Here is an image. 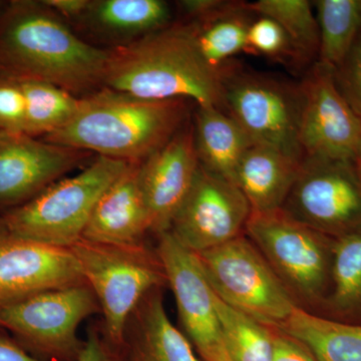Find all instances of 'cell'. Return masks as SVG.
<instances>
[{"label":"cell","instance_id":"30","mask_svg":"<svg viewBox=\"0 0 361 361\" xmlns=\"http://www.w3.org/2000/svg\"><path fill=\"white\" fill-rule=\"evenodd\" d=\"M25 99L18 80L0 75V133H25Z\"/></svg>","mask_w":361,"mask_h":361},{"label":"cell","instance_id":"29","mask_svg":"<svg viewBox=\"0 0 361 361\" xmlns=\"http://www.w3.org/2000/svg\"><path fill=\"white\" fill-rule=\"evenodd\" d=\"M246 51L273 59L298 56L284 30L274 20L265 16H259L258 20L252 21L247 37Z\"/></svg>","mask_w":361,"mask_h":361},{"label":"cell","instance_id":"16","mask_svg":"<svg viewBox=\"0 0 361 361\" xmlns=\"http://www.w3.org/2000/svg\"><path fill=\"white\" fill-rule=\"evenodd\" d=\"M200 167L193 123L188 121L161 148L142 161L140 184L151 217V232L169 231Z\"/></svg>","mask_w":361,"mask_h":361},{"label":"cell","instance_id":"20","mask_svg":"<svg viewBox=\"0 0 361 361\" xmlns=\"http://www.w3.org/2000/svg\"><path fill=\"white\" fill-rule=\"evenodd\" d=\"M194 116L201 166L235 184L240 161L254 142L241 126L219 108L196 106Z\"/></svg>","mask_w":361,"mask_h":361},{"label":"cell","instance_id":"15","mask_svg":"<svg viewBox=\"0 0 361 361\" xmlns=\"http://www.w3.org/2000/svg\"><path fill=\"white\" fill-rule=\"evenodd\" d=\"M85 283L71 248L0 230V307L42 292Z\"/></svg>","mask_w":361,"mask_h":361},{"label":"cell","instance_id":"17","mask_svg":"<svg viewBox=\"0 0 361 361\" xmlns=\"http://www.w3.org/2000/svg\"><path fill=\"white\" fill-rule=\"evenodd\" d=\"M142 161L130 163L97 200L82 239L116 246L142 245L151 217L141 184Z\"/></svg>","mask_w":361,"mask_h":361},{"label":"cell","instance_id":"10","mask_svg":"<svg viewBox=\"0 0 361 361\" xmlns=\"http://www.w3.org/2000/svg\"><path fill=\"white\" fill-rule=\"evenodd\" d=\"M281 210L334 239L361 229V180L355 164L304 158Z\"/></svg>","mask_w":361,"mask_h":361},{"label":"cell","instance_id":"1","mask_svg":"<svg viewBox=\"0 0 361 361\" xmlns=\"http://www.w3.org/2000/svg\"><path fill=\"white\" fill-rule=\"evenodd\" d=\"M108 49L89 44L42 1L0 8V75L47 82L80 97L103 87Z\"/></svg>","mask_w":361,"mask_h":361},{"label":"cell","instance_id":"8","mask_svg":"<svg viewBox=\"0 0 361 361\" xmlns=\"http://www.w3.org/2000/svg\"><path fill=\"white\" fill-rule=\"evenodd\" d=\"M223 302L271 327H280L298 304L246 235L197 254Z\"/></svg>","mask_w":361,"mask_h":361},{"label":"cell","instance_id":"4","mask_svg":"<svg viewBox=\"0 0 361 361\" xmlns=\"http://www.w3.org/2000/svg\"><path fill=\"white\" fill-rule=\"evenodd\" d=\"M129 165L97 156L78 174L58 180L27 203L0 216V230L71 248L82 239L99 197Z\"/></svg>","mask_w":361,"mask_h":361},{"label":"cell","instance_id":"3","mask_svg":"<svg viewBox=\"0 0 361 361\" xmlns=\"http://www.w3.org/2000/svg\"><path fill=\"white\" fill-rule=\"evenodd\" d=\"M189 101H151L102 87L80 97L65 127L44 141L137 163L155 153L188 122Z\"/></svg>","mask_w":361,"mask_h":361},{"label":"cell","instance_id":"24","mask_svg":"<svg viewBox=\"0 0 361 361\" xmlns=\"http://www.w3.org/2000/svg\"><path fill=\"white\" fill-rule=\"evenodd\" d=\"M327 318L361 324V229L334 239Z\"/></svg>","mask_w":361,"mask_h":361},{"label":"cell","instance_id":"32","mask_svg":"<svg viewBox=\"0 0 361 361\" xmlns=\"http://www.w3.org/2000/svg\"><path fill=\"white\" fill-rule=\"evenodd\" d=\"M123 349L116 348L97 330H90L77 361H123Z\"/></svg>","mask_w":361,"mask_h":361},{"label":"cell","instance_id":"38","mask_svg":"<svg viewBox=\"0 0 361 361\" xmlns=\"http://www.w3.org/2000/svg\"><path fill=\"white\" fill-rule=\"evenodd\" d=\"M4 2L6 1H0V8H1L2 6H4Z\"/></svg>","mask_w":361,"mask_h":361},{"label":"cell","instance_id":"27","mask_svg":"<svg viewBox=\"0 0 361 361\" xmlns=\"http://www.w3.org/2000/svg\"><path fill=\"white\" fill-rule=\"evenodd\" d=\"M25 99V134L42 137L65 127L80 108V97L56 85L20 82Z\"/></svg>","mask_w":361,"mask_h":361},{"label":"cell","instance_id":"12","mask_svg":"<svg viewBox=\"0 0 361 361\" xmlns=\"http://www.w3.org/2000/svg\"><path fill=\"white\" fill-rule=\"evenodd\" d=\"M156 254L174 294L183 332L202 361H229L209 284L198 255L176 240L170 231L158 235Z\"/></svg>","mask_w":361,"mask_h":361},{"label":"cell","instance_id":"5","mask_svg":"<svg viewBox=\"0 0 361 361\" xmlns=\"http://www.w3.org/2000/svg\"><path fill=\"white\" fill-rule=\"evenodd\" d=\"M85 280L99 301L104 319V337L126 349L128 326L149 292L167 284L157 254L144 244L116 246L80 239L71 247Z\"/></svg>","mask_w":361,"mask_h":361},{"label":"cell","instance_id":"22","mask_svg":"<svg viewBox=\"0 0 361 361\" xmlns=\"http://www.w3.org/2000/svg\"><path fill=\"white\" fill-rule=\"evenodd\" d=\"M278 329L302 343L318 361H361V324L297 307Z\"/></svg>","mask_w":361,"mask_h":361},{"label":"cell","instance_id":"25","mask_svg":"<svg viewBox=\"0 0 361 361\" xmlns=\"http://www.w3.org/2000/svg\"><path fill=\"white\" fill-rule=\"evenodd\" d=\"M318 61L338 68L361 33V0H317Z\"/></svg>","mask_w":361,"mask_h":361},{"label":"cell","instance_id":"18","mask_svg":"<svg viewBox=\"0 0 361 361\" xmlns=\"http://www.w3.org/2000/svg\"><path fill=\"white\" fill-rule=\"evenodd\" d=\"M301 163L270 147L252 145L240 161L235 177V185L245 197L252 214L281 210Z\"/></svg>","mask_w":361,"mask_h":361},{"label":"cell","instance_id":"21","mask_svg":"<svg viewBox=\"0 0 361 361\" xmlns=\"http://www.w3.org/2000/svg\"><path fill=\"white\" fill-rule=\"evenodd\" d=\"M170 18L168 4L161 0H90L78 20L118 47L163 30Z\"/></svg>","mask_w":361,"mask_h":361},{"label":"cell","instance_id":"36","mask_svg":"<svg viewBox=\"0 0 361 361\" xmlns=\"http://www.w3.org/2000/svg\"><path fill=\"white\" fill-rule=\"evenodd\" d=\"M0 361H45L35 357L13 338L0 332Z\"/></svg>","mask_w":361,"mask_h":361},{"label":"cell","instance_id":"37","mask_svg":"<svg viewBox=\"0 0 361 361\" xmlns=\"http://www.w3.org/2000/svg\"><path fill=\"white\" fill-rule=\"evenodd\" d=\"M355 167L356 170H357L358 175H360V178L361 180V156L360 157V159H358V161H356Z\"/></svg>","mask_w":361,"mask_h":361},{"label":"cell","instance_id":"9","mask_svg":"<svg viewBox=\"0 0 361 361\" xmlns=\"http://www.w3.org/2000/svg\"><path fill=\"white\" fill-rule=\"evenodd\" d=\"M223 111L245 130L254 144L277 149L303 161L299 142L300 87L281 80L228 68Z\"/></svg>","mask_w":361,"mask_h":361},{"label":"cell","instance_id":"31","mask_svg":"<svg viewBox=\"0 0 361 361\" xmlns=\"http://www.w3.org/2000/svg\"><path fill=\"white\" fill-rule=\"evenodd\" d=\"M334 78L339 92L361 121V33L341 65L334 68Z\"/></svg>","mask_w":361,"mask_h":361},{"label":"cell","instance_id":"26","mask_svg":"<svg viewBox=\"0 0 361 361\" xmlns=\"http://www.w3.org/2000/svg\"><path fill=\"white\" fill-rule=\"evenodd\" d=\"M215 306L230 361H273L275 327L227 305L216 294Z\"/></svg>","mask_w":361,"mask_h":361},{"label":"cell","instance_id":"35","mask_svg":"<svg viewBox=\"0 0 361 361\" xmlns=\"http://www.w3.org/2000/svg\"><path fill=\"white\" fill-rule=\"evenodd\" d=\"M59 18L78 20L89 8L90 0H42Z\"/></svg>","mask_w":361,"mask_h":361},{"label":"cell","instance_id":"11","mask_svg":"<svg viewBox=\"0 0 361 361\" xmlns=\"http://www.w3.org/2000/svg\"><path fill=\"white\" fill-rule=\"evenodd\" d=\"M299 87L304 158L356 164L361 156V121L339 92L334 68L317 61Z\"/></svg>","mask_w":361,"mask_h":361},{"label":"cell","instance_id":"6","mask_svg":"<svg viewBox=\"0 0 361 361\" xmlns=\"http://www.w3.org/2000/svg\"><path fill=\"white\" fill-rule=\"evenodd\" d=\"M245 235L299 307L322 310L331 284L334 239L279 210L251 214Z\"/></svg>","mask_w":361,"mask_h":361},{"label":"cell","instance_id":"14","mask_svg":"<svg viewBox=\"0 0 361 361\" xmlns=\"http://www.w3.org/2000/svg\"><path fill=\"white\" fill-rule=\"evenodd\" d=\"M90 156L25 133H0V216L27 203Z\"/></svg>","mask_w":361,"mask_h":361},{"label":"cell","instance_id":"19","mask_svg":"<svg viewBox=\"0 0 361 361\" xmlns=\"http://www.w3.org/2000/svg\"><path fill=\"white\" fill-rule=\"evenodd\" d=\"M130 319L135 326L126 343L130 361H202L169 318L160 288L145 297Z\"/></svg>","mask_w":361,"mask_h":361},{"label":"cell","instance_id":"23","mask_svg":"<svg viewBox=\"0 0 361 361\" xmlns=\"http://www.w3.org/2000/svg\"><path fill=\"white\" fill-rule=\"evenodd\" d=\"M250 13L246 4L230 1L213 16L187 23L207 65L225 71L233 56L246 51Z\"/></svg>","mask_w":361,"mask_h":361},{"label":"cell","instance_id":"39","mask_svg":"<svg viewBox=\"0 0 361 361\" xmlns=\"http://www.w3.org/2000/svg\"><path fill=\"white\" fill-rule=\"evenodd\" d=\"M230 361V360H229Z\"/></svg>","mask_w":361,"mask_h":361},{"label":"cell","instance_id":"13","mask_svg":"<svg viewBox=\"0 0 361 361\" xmlns=\"http://www.w3.org/2000/svg\"><path fill=\"white\" fill-rule=\"evenodd\" d=\"M251 208L234 183L199 167L169 231L188 250L200 254L243 235Z\"/></svg>","mask_w":361,"mask_h":361},{"label":"cell","instance_id":"28","mask_svg":"<svg viewBox=\"0 0 361 361\" xmlns=\"http://www.w3.org/2000/svg\"><path fill=\"white\" fill-rule=\"evenodd\" d=\"M251 13L274 20L290 39L298 56H318L319 30L313 13V4L307 0H258L246 4Z\"/></svg>","mask_w":361,"mask_h":361},{"label":"cell","instance_id":"2","mask_svg":"<svg viewBox=\"0 0 361 361\" xmlns=\"http://www.w3.org/2000/svg\"><path fill=\"white\" fill-rule=\"evenodd\" d=\"M225 71L207 65L187 23L108 49L103 87L151 101L186 99L223 110Z\"/></svg>","mask_w":361,"mask_h":361},{"label":"cell","instance_id":"34","mask_svg":"<svg viewBox=\"0 0 361 361\" xmlns=\"http://www.w3.org/2000/svg\"><path fill=\"white\" fill-rule=\"evenodd\" d=\"M229 2L224 0H183L179 2V6L190 20L195 21L213 16L227 6Z\"/></svg>","mask_w":361,"mask_h":361},{"label":"cell","instance_id":"33","mask_svg":"<svg viewBox=\"0 0 361 361\" xmlns=\"http://www.w3.org/2000/svg\"><path fill=\"white\" fill-rule=\"evenodd\" d=\"M273 361H318L302 343L275 327Z\"/></svg>","mask_w":361,"mask_h":361},{"label":"cell","instance_id":"7","mask_svg":"<svg viewBox=\"0 0 361 361\" xmlns=\"http://www.w3.org/2000/svg\"><path fill=\"white\" fill-rule=\"evenodd\" d=\"M101 312L87 283L42 292L0 307V329L28 353L45 361H77L84 341L80 325Z\"/></svg>","mask_w":361,"mask_h":361}]
</instances>
